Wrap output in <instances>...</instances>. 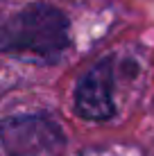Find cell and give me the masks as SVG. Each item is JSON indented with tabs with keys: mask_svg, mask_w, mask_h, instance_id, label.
<instances>
[{
	"mask_svg": "<svg viewBox=\"0 0 154 156\" xmlns=\"http://www.w3.org/2000/svg\"><path fill=\"white\" fill-rule=\"evenodd\" d=\"M116 63L113 57L95 61L79 77L73 93V109L86 122H109L116 115Z\"/></svg>",
	"mask_w": 154,
	"mask_h": 156,
	"instance_id": "cell-3",
	"label": "cell"
},
{
	"mask_svg": "<svg viewBox=\"0 0 154 156\" xmlns=\"http://www.w3.org/2000/svg\"><path fill=\"white\" fill-rule=\"evenodd\" d=\"M59 122L45 113H23L2 120V152L5 156H34L52 152L63 145Z\"/></svg>",
	"mask_w": 154,
	"mask_h": 156,
	"instance_id": "cell-2",
	"label": "cell"
},
{
	"mask_svg": "<svg viewBox=\"0 0 154 156\" xmlns=\"http://www.w3.org/2000/svg\"><path fill=\"white\" fill-rule=\"evenodd\" d=\"M70 48V20L50 2H30L2 25L0 50L7 57L55 66Z\"/></svg>",
	"mask_w": 154,
	"mask_h": 156,
	"instance_id": "cell-1",
	"label": "cell"
}]
</instances>
